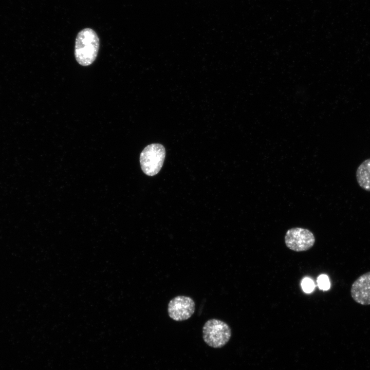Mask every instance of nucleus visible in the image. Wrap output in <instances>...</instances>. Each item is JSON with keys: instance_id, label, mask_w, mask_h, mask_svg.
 <instances>
[{"instance_id": "obj_1", "label": "nucleus", "mask_w": 370, "mask_h": 370, "mask_svg": "<svg viewBox=\"0 0 370 370\" xmlns=\"http://www.w3.org/2000/svg\"><path fill=\"white\" fill-rule=\"evenodd\" d=\"M99 48V38L95 30L85 28L77 34L75 46V56L82 66L91 65L96 60Z\"/></svg>"}, {"instance_id": "obj_2", "label": "nucleus", "mask_w": 370, "mask_h": 370, "mask_svg": "<svg viewBox=\"0 0 370 370\" xmlns=\"http://www.w3.org/2000/svg\"><path fill=\"white\" fill-rule=\"evenodd\" d=\"M231 329L224 321L217 319L208 320L202 327V338L205 342L213 348H221L230 340Z\"/></svg>"}, {"instance_id": "obj_3", "label": "nucleus", "mask_w": 370, "mask_h": 370, "mask_svg": "<svg viewBox=\"0 0 370 370\" xmlns=\"http://www.w3.org/2000/svg\"><path fill=\"white\" fill-rule=\"evenodd\" d=\"M165 155L164 146L159 143L146 146L140 156L142 171L148 176L156 175L161 169Z\"/></svg>"}, {"instance_id": "obj_4", "label": "nucleus", "mask_w": 370, "mask_h": 370, "mask_svg": "<svg viewBox=\"0 0 370 370\" xmlns=\"http://www.w3.org/2000/svg\"><path fill=\"white\" fill-rule=\"evenodd\" d=\"M313 234L309 230L302 228H292L288 230L285 236L286 247L295 252L306 251L315 243Z\"/></svg>"}, {"instance_id": "obj_5", "label": "nucleus", "mask_w": 370, "mask_h": 370, "mask_svg": "<svg viewBox=\"0 0 370 370\" xmlns=\"http://www.w3.org/2000/svg\"><path fill=\"white\" fill-rule=\"evenodd\" d=\"M195 310V303L190 297L178 295L170 300L168 304L169 316L176 321L189 319Z\"/></svg>"}, {"instance_id": "obj_6", "label": "nucleus", "mask_w": 370, "mask_h": 370, "mask_svg": "<svg viewBox=\"0 0 370 370\" xmlns=\"http://www.w3.org/2000/svg\"><path fill=\"white\" fill-rule=\"evenodd\" d=\"M350 292L357 303L363 306L370 305V271L359 276L353 283Z\"/></svg>"}, {"instance_id": "obj_7", "label": "nucleus", "mask_w": 370, "mask_h": 370, "mask_svg": "<svg viewBox=\"0 0 370 370\" xmlns=\"http://www.w3.org/2000/svg\"><path fill=\"white\" fill-rule=\"evenodd\" d=\"M359 185L364 190L370 191V158L365 160L356 171Z\"/></svg>"}, {"instance_id": "obj_8", "label": "nucleus", "mask_w": 370, "mask_h": 370, "mask_svg": "<svg viewBox=\"0 0 370 370\" xmlns=\"http://www.w3.org/2000/svg\"><path fill=\"white\" fill-rule=\"evenodd\" d=\"M318 285L320 289L327 290L330 288V282L326 275L322 274L318 278Z\"/></svg>"}, {"instance_id": "obj_9", "label": "nucleus", "mask_w": 370, "mask_h": 370, "mask_svg": "<svg viewBox=\"0 0 370 370\" xmlns=\"http://www.w3.org/2000/svg\"><path fill=\"white\" fill-rule=\"evenodd\" d=\"M301 286L303 290L306 293L311 292L314 288V284L313 281L308 278H306L303 280Z\"/></svg>"}]
</instances>
